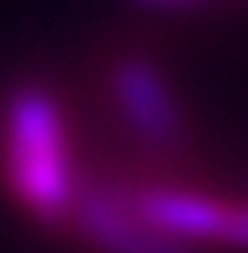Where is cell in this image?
Here are the masks:
<instances>
[{
  "label": "cell",
  "instance_id": "cell-1",
  "mask_svg": "<svg viewBox=\"0 0 248 253\" xmlns=\"http://www.w3.org/2000/svg\"><path fill=\"white\" fill-rule=\"evenodd\" d=\"M0 172L13 202L39 223H73L81 180L69 116L60 99L39 82H22L0 103Z\"/></svg>",
  "mask_w": 248,
  "mask_h": 253
},
{
  "label": "cell",
  "instance_id": "cell-2",
  "mask_svg": "<svg viewBox=\"0 0 248 253\" xmlns=\"http://www.w3.org/2000/svg\"><path fill=\"white\" fill-rule=\"evenodd\" d=\"M133 211L150 227L180 245H227V249H248V202L214 198L180 185H145L129 193Z\"/></svg>",
  "mask_w": 248,
  "mask_h": 253
},
{
  "label": "cell",
  "instance_id": "cell-3",
  "mask_svg": "<svg viewBox=\"0 0 248 253\" xmlns=\"http://www.w3.org/2000/svg\"><path fill=\"white\" fill-rule=\"evenodd\" d=\"M111 99L129 133L145 146H176L184 137V112L167 73L145 56H120L111 65Z\"/></svg>",
  "mask_w": 248,
  "mask_h": 253
},
{
  "label": "cell",
  "instance_id": "cell-4",
  "mask_svg": "<svg viewBox=\"0 0 248 253\" xmlns=\"http://www.w3.org/2000/svg\"><path fill=\"white\" fill-rule=\"evenodd\" d=\"M73 227L99 253H193L188 245L163 236L158 227L145 223L142 214L133 211L129 193L107 189L99 180H86L77 211H73Z\"/></svg>",
  "mask_w": 248,
  "mask_h": 253
},
{
  "label": "cell",
  "instance_id": "cell-5",
  "mask_svg": "<svg viewBox=\"0 0 248 253\" xmlns=\"http://www.w3.org/2000/svg\"><path fill=\"white\" fill-rule=\"evenodd\" d=\"M163 4H176V0H163Z\"/></svg>",
  "mask_w": 248,
  "mask_h": 253
}]
</instances>
